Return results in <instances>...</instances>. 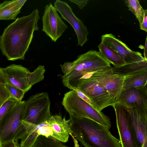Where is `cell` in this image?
Returning a JSON list of instances; mask_svg holds the SVG:
<instances>
[{
  "mask_svg": "<svg viewBox=\"0 0 147 147\" xmlns=\"http://www.w3.org/2000/svg\"><path fill=\"white\" fill-rule=\"evenodd\" d=\"M71 67V62H67L64 63L61 67L62 71L64 74H67Z\"/></svg>",
  "mask_w": 147,
  "mask_h": 147,
  "instance_id": "f1b7e54d",
  "label": "cell"
},
{
  "mask_svg": "<svg viewBox=\"0 0 147 147\" xmlns=\"http://www.w3.org/2000/svg\"><path fill=\"white\" fill-rule=\"evenodd\" d=\"M141 147H147V146H145L144 145H143Z\"/></svg>",
  "mask_w": 147,
  "mask_h": 147,
  "instance_id": "836d02e7",
  "label": "cell"
},
{
  "mask_svg": "<svg viewBox=\"0 0 147 147\" xmlns=\"http://www.w3.org/2000/svg\"><path fill=\"white\" fill-rule=\"evenodd\" d=\"M101 42L105 43L116 51L126 63H129L145 60L140 52L134 51L124 43L111 34L103 35Z\"/></svg>",
  "mask_w": 147,
  "mask_h": 147,
  "instance_id": "5bb4252c",
  "label": "cell"
},
{
  "mask_svg": "<svg viewBox=\"0 0 147 147\" xmlns=\"http://www.w3.org/2000/svg\"><path fill=\"white\" fill-rule=\"evenodd\" d=\"M53 133V139L65 143L68 140L70 133L69 119L66 120L59 115L51 116L48 120Z\"/></svg>",
  "mask_w": 147,
  "mask_h": 147,
  "instance_id": "2e32d148",
  "label": "cell"
},
{
  "mask_svg": "<svg viewBox=\"0 0 147 147\" xmlns=\"http://www.w3.org/2000/svg\"><path fill=\"white\" fill-rule=\"evenodd\" d=\"M31 147H69L61 142L42 135L38 136Z\"/></svg>",
  "mask_w": 147,
  "mask_h": 147,
  "instance_id": "44dd1931",
  "label": "cell"
},
{
  "mask_svg": "<svg viewBox=\"0 0 147 147\" xmlns=\"http://www.w3.org/2000/svg\"><path fill=\"white\" fill-rule=\"evenodd\" d=\"M144 13L143 20L142 23L140 24V29L147 32V9H144Z\"/></svg>",
  "mask_w": 147,
  "mask_h": 147,
  "instance_id": "4316f807",
  "label": "cell"
},
{
  "mask_svg": "<svg viewBox=\"0 0 147 147\" xmlns=\"http://www.w3.org/2000/svg\"><path fill=\"white\" fill-rule=\"evenodd\" d=\"M74 90L78 96L84 101L93 107L95 109H96L94 105L91 100L82 92L78 89L76 88L73 90ZM97 110V109H96Z\"/></svg>",
  "mask_w": 147,
  "mask_h": 147,
  "instance_id": "484cf974",
  "label": "cell"
},
{
  "mask_svg": "<svg viewBox=\"0 0 147 147\" xmlns=\"http://www.w3.org/2000/svg\"><path fill=\"white\" fill-rule=\"evenodd\" d=\"M42 20V31L55 42L68 28L51 3L45 7Z\"/></svg>",
  "mask_w": 147,
  "mask_h": 147,
  "instance_id": "8fae6325",
  "label": "cell"
},
{
  "mask_svg": "<svg viewBox=\"0 0 147 147\" xmlns=\"http://www.w3.org/2000/svg\"><path fill=\"white\" fill-rule=\"evenodd\" d=\"M125 108L129 113L139 147L147 146V112L135 108Z\"/></svg>",
  "mask_w": 147,
  "mask_h": 147,
  "instance_id": "9a60e30c",
  "label": "cell"
},
{
  "mask_svg": "<svg viewBox=\"0 0 147 147\" xmlns=\"http://www.w3.org/2000/svg\"><path fill=\"white\" fill-rule=\"evenodd\" d=\"M147 85V71L124 78L123 90Z\"/></svg>",
  "mask_w": 147,
  "mask_h": 147,
  "instance_id": "ffe728a7",
  "label": "cell"
},
{
  "mask_svg": "<svg viewBox=\"0 0 147 147\" xmlns=\"http://www.w3.org/2000/svg\"><path fill=\"white\" fill-rule=\"evenodd\" d=\"M13 142L14 147H21L20 144L18 142V141H13Z\"/></svg>",
  "mask_w": 147,
  "mask_h": 147,
  "instance_id": "d6a6232c",
  "label": "cell"
},
{
  "mask_svg": "<svg viewBox=\"0 0 147 147\" xmlns=\"http://www.w3.org/2000/svg\"><path fill=\"white\" fill-rule=\"evenodd\" d=\"M24 102H18L0 119V145L13 140L23 119Z\"/></svg>",
  "mask_w": 147,
  "mask_h": 147,
  "instance_id": "ba28073f",
  "label": "cell"
},
{
  "mask_svg": "<svg viewBox=\"0 0 147 147\" xmlns=\"http://www.w3.org/2000/svg\"><path fill=\"white\" fill-rule=\"evenodd\" d=\"M126 5L130 11L132 12L139 21L140 24L143 21L144 11L138 0H125Z\"/></svg>",
  "mask_w": 147,
  "mask_h": 147,
  "instance_id": "7402d4cb",
  "label": "cell"
},
{
  "mask_svg": "<svg viewBox=\"0 0 147 147\" xmlns=\"http://www.w3.org/2000/svg\"><path fill=\"white\" fill-rule=\"evenodd\" d=\"M87 76L95 79L105 89L113 105L117 103L123 90L124 77L113 73L111 67L88 74L85 76Z\"/></svg>",
  "mask_w": 147,
  "mask_h": 147,
  "instance_id": "30bf717a",
  "label": "cell"
},
{
  "mask_svg": "<svg viewBox=\"0 0 147 147\" xmlns=\"http://www.w3.org/2000/svg\"><path fill=\"white\" fill-rule=\"evenodd\" d=\"M147 85L123 90L117 103L127 108L147 112Z\"/></svg>",
  "mask_w": 147,
  "mask_h": 147,
  "instance_id": "4fadbf2b",
  "label": "cell"
},
{
  "mask_svg": "<svg viewBox=\"0 0 147 147\" xmlns=\"http://www.w3.org/2000/svg\"><path fill=\"white\" fill-rule=\"evenodd\" d=\"M0 147H14L13 141L2 143L0 145Z\"/></svg>",
  "mask_w": 147,
  "mask_h": 147,
  "instance_id": "4dcf8cb0",
  "label": "cell"
},
{
  "mask_svg": "<svg viewBox=\"0 0 147 147\" xmlns=\"http://www.w3.org/2000/svg\"><path fill=\"white\" fill-rule=\"evenodd\" d=\"M112 72L125 78L147 71V60L126 63L119 66L111 67Z\"/></svg>",
  "mask_w": 147,
  "mask_h": 147,
  "instance_id": "ac0fdd59",
  "label": "cell"
},
{
  "mask_svg": "<svg viewBox=\"0 0 147 147\" xmlns=\"http://www.w3.org/2000/svg\"><path fill=\"white\" fill-rule=\"evenodd\" d=\"M80 147H82V146H81Z\"/></svg>",
  "mask_w": 147,
  "mask_h": 147,
  "instance_id": "e575fe53",
  "label": "cell"
},
{
  "mask_svg": "<svg viewBox=\"0 0 147 147\" xmlns=\"http://www.w3.org/2000/svg\"><path fill=\"white\" fill-rule=\"evenodd\" d=\"M7 82L3 71V68L0 67V84L5 85Z\"/></svg>",
  "mask_w": 147,
  "mask_h": 147,
  "instance_id": "f546056e",
  "label": "cell"
},
{
  "mask_svg": "<svg viewBox=\"0 0 147 147\" xmlns=\"http://www.w3.org/2000/svg\"><path fill=\"white\" fill-rule=\"evenodd\" d=\"M19 102L11 97L6 100L0 108V119Z\"/></svg>",
  "mask_w": 147,
  "mask_h": 147,
  "instance_id": "603a6c76",
  "label": "cell"
},
{
  "mask_svg": "<svg viewBox=\"0 0 147 147\" xmlns=\"http://www.w3.org/2000/svg\"><path fill=\"white\" fill-rule=\"evenodd\" d=\"M3 71L7 84L26 93L34 84L43 80L45 69L44 66L39 65L30 72L21 65L13 64L3 68Z\"/></svg>",
  "mask_w": 147,
  "mask_h": 147,
  "instance_id": "5b68a950",
  "label": "cell"
},
{
  "mask_svg": "<svg viewBox=\"0 0 147 147\" xmlns=\"http://www.w3.org/2000/svg\"><path fill=\"white\" fill-rule=\"evenodd\" d=\"M76 88L84 94L100 111L108 106L113 105L105 89L95 79L90 76H86L80 80Z\"/></svg>",
  "mask_w": 147,
  "mask_h": 147,
  "instance_id": "52a82bcc",
  "label": "cell"
},
{
  "mask_svg": "<svg viewBox=\"0 0 147 147\" xmlns=\"http://www.w3.org/2000/svg\"><path fill=\"white\" fill-rule=\"evenodd\" d=\"M11 97L10 93L5 86L0 84V108L6 100Z\"/></svg>",
  "mask_w": 147,
  "mask_h": 147,
  "instance_id": "d4e9b609",
  "label": "cell"
},
{
  "mask_svg": "<svg viewBox=\"0 0 147 147\" xmlns=\"http://www.w3.org/2000/svg\"><path fill=\"white\" fill-rule=\"evenodd\" d=\"M88 0H70L69 1L76 4L81 9H83L86 6L88 1Z\"/></svg>",
  "mask_w": 147,
  "mask_h": 147,
  "instance_id": "83f0119b",
  "label": "cell"
},
{
  "mask_svg": "<svg viewBox=\"0 0 147 147\" xmlns=\"http://www.w3.org/2000/svg\"><path fill=\"white\" fill-rule=\"evenodd\" d=\"M70 134L84 147H121L109 129L84 117H70Z\"/></svg>",
  "mask_w": 147,
  "mask_h": 147,
  "instance_id": "7a4b0ae2",
  "label": "cell"
},
{
  "mask_svg": "<svg viewBox=\"0 0 147 147\" xmlns=\"http://www.w3.org/2000/svg\"><path fill=\"white\" fill-rule=\"evenodd\" d=\"M144 57L145 59L146 60H147V37H146L145 47L144 50Z\"/></svg>",
  "mask_w": 147,
  "mask_h": 147,
  "instance_id": "1f68e13d",
  "label": "cell"
},
{
  "mask_svg": "<svg viewBox=\"0 0 147 147\" xmlns=\"http://www.w3.org/2000/svg\"><path fill=\"white\" fill-rule=\"evenodd\" d=\"M62 104L70 117H86L109 129L111 128L109 117L81 99L73 90L65 94Z\"/></svg>",
  "mask_w": 147,
  "mask_h": 147,
  "instance_id": "277c9868",
  "label": "cell"
},
{
  "mask_svg": "<svg viewBox=\"0 0 147 147\" xmlns=\"http://www.w3.org/2000/svg\"><path fill=\"white\" fill-rule=\"evenodd\" d=\"M27 0L5 1L0 3V20H13Z\"/></svg>",
  "mask_w": 147,
  "mask_h": 147,
  "instance_id": "e0dca14e",
  "label": "cell"
},
{
  "mask_svg": "<svg viewBox=\"0 0 147 147\" xmlns=\"http://www.w3.org/2000/svg\"><path fill=\"white\" fill-rule=\"evenodd\" d=\"M112 106L115 112L116 125L121 147H139L128 112L125 107L117 103Z\"/></svg>",
  "mask_w": 147,
  "mask_h": 147,
  "instance_id": "9c48e42d",
  "label": "cell"
},
{
  "mask_svg": "<svg viewBox=\"0 0 147 147\" xmlns=\"http://www.w3.org/2000/svg\"><path fill=\"white\" fill-rule=\"evenodd\" d=\"M54 6L60 13L61 18L66 21L74 28L77 38V46L82 47L88 40L87 36L89 34L88 29L83 21L76 17L71 7L66 2L56 0Z\"/></svg>",
  "mask_w": 147,
  "mask_h": 147,
  "instance_id": "7c38bea8",
  "label": "cell"
},
{
  "mask_svg": "<svg viewBox=\"0 0 147 147\" xmlns=\"http://www.w3.org/2000/svg\"><path fill=\"white\" fill-rule=\"evenodd\" d=\"M39 11L35 9L30 14L18 18L4 30L0 36V49L9 60H24L34 37L38 31Z\"/></svg>",
  "mask_w": 147,
  "mask_h": 147,
  "instance_id": "6da1fadb",
  "label": "cell"
},
{
  "mask_svg": "<svg viewBox=\"0 0 147 147\" xmlns=\"http://www.w3.org/2000/svg\"><path fill=\"white\" fill-rule=\"evenodd\" d=\"M5 86L10 93L11 98L19 102L22 101L25 93L23 91L8 84H7Z\"/></svg>",
  "mask_w": 147,
  "mask_h": 147,
  "instance_id": "cb8c5ba5",
  "label": "cell"
},
{
  "mask_svg": "<svg viewBox=\"0 0 147 147\" xmlns=\"http://www.w3.org/2000/svg\"><path fill=\"white\" fill-rule=\"evenodd\" d=\"M99 52L106 61L114 66H119L126 63L121 57L115 51L105 43L101 42L98 45Z\"/></svg>",
  "mask_w": 147,
  "mask_h": 147,
  "instance_id": "d6986e66",
  "label": "cell"
},
{
  "mask_svg": "<svg viewBox=\"0 0 147 147\" xmlns=\"http://www.w3.org/2000/svg\"><path fill=\"white\" fill-rule=\"evenodd\" d=\"M71 64L69 72L62 77L64 85L71 90L76 88L78 81L86 75L111 67L99 52L93 50L79 55Z\"/></svg>",
  "mask_w": 147,
  "mask_h": 147,
  "instance_id": "3957f363",
  "label": "cell"
},
{
  "mask_svg": "<svg viewBox=\"0 0 147 147\" xmlns=\"http://www.w3.org/2000/svg\"><path fill=\"white\" fill-rule=\"evenodd\" d=\"M48 94L42 92L25 101L22 120L36 125L48 120L52 116Z\"/></svg>",
  "mask_w": 147,
  "mask_h": 147,
  "instance_id": "8992f818",
  "label": "cell"
}]
</instances>
